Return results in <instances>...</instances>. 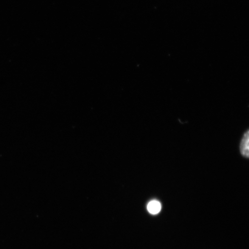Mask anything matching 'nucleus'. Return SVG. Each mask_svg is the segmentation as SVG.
<instances>
[{"instance_id":"obj_1","label":"nucleus","mask_w":249,"mask_h":249,"mask_svg":"<svg viewBox=\"0 0 249 249\" xmlns=\"http://www.w3.org/2000/svg\"><path fill=\"white\" fill-rule=\"evenodd\" d=\"M239 150L241 154L246 158H248L249 156V130L244 133L243 135L239 145Z\"/></svg>"},{"instance_id":"obj_2","label":"nucleus","mask_w":249,"mask_h":249,"mask_svg":"<svg viewBox=\"0 0 249 249\" xmlns=\"http://www.w3.org/2000/svg\"><path fill=\"white\" fill-rule=\"evenodd\" d=\"M147 208L149 213L155 215V214L160 213L161 210V205L160 201L153 200L148 202Z\"/></svg>"}]
</instances>
